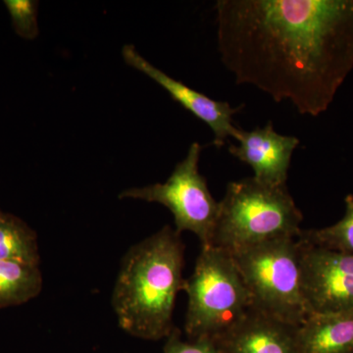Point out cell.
Segmentation results:
<instances>
[{
    "label": "cell",
    "mask_w": 353,
    "mask_h": 353,
    "mask_svg": "<svg viewBox=\"0 0 353 353\" xmlns=\"http://www.w3.org/2000/svg\"><path fill=\"white\" fill-rule=\"evenodd\" d=\"M218 50L238 83L324 113L353 69V0H218Z\"/></svg>",
    "instance_id": "1"
},
{
    "label": "cell",
    "mask_w": 353,
    "mask_h": 353,
    "mask_svg": "<svg viewBox=\"0 0 353 353\" xmlns=\"http://www.w3.org/2000/svg\"><path fill=\"white\" fill-rule=\"evenodd\" d=\"M185 245L170 226L130 248L112 296L121 328L148 341L168 338L175 327L176 297L183 290Z\"/></svg>",
    "instance_id": "2"
},
{
    "label": "cell",
    "mask_w": 353,
    "mask_h": 353,
    "mask_svg": "<svg viewBox=\"0 0 353 353\" xmlns=\"http://www.w3.org/2000/svg\"><path fill=\"white\" fill-rule=\"evenodd\" d=\"M303 213L287 185L245 178L228 183L211 245L228 252L281 238H297Z\"/></svg>",
    "instance_id": "3"
},
{
    "label": "cell",
    "mask_w": 353,
    "mask_h": 353,
    "mask_svg": "<svg viewBox=\"0 0 353 353\" xmlns=\"http://www.w3.org/2000/svg\"><path fill=\"white\" fill-rule=\"evenodd\" d=\"M183 290L188 294L185 330L192 340H217L252 309L231 253L217 246H201L194 273L185 280Z\"/></svg>",
    "instance_id": "4"
},
{
    "label": "cell",
    "mask_w": 353,
    "mask_h": 353,
    "mask_svg": "<svg viewBox=\"0 0 353 353\" xmlns=\"http://www.w3.org/2000/svg\"><path fill=\"white\" fill-rule=\"evenodd\" d=\"M231 253L253 310L299 327L307 317L299 238L265 241Z\"/></svg>",
    "instance_id": "5"
},
{
    "label": "cell",
    "mask_w": 353,
    "mask_h": 353,
    "mask_svg": "<svg viewBox=\"0 0 353 353\" xmlns=\"http://www.w3.org/2000/svg\"><path fill=\"white\" fill-rule=\"evenodd\" d=\"M201 146L190 145L187 157L176 164L164 183L131 188L121 192L119 199H139L162 204L171 211L179 234H196L201 246L211 245L219 214V202L208 189L206 179L199 173Z\"/></svg>",
    "instance_id": "6"
},
{
    "label": "cell",
    "mask_w": 353,
    "mask_h": 353,
    "mask_svg": "<svg viewBox=\"0 0 353 353\" xmlns=\"http://www.w3.org/2000/svg\"><path fill=\"white\" fill-rule=\"evenodd\" d=\"M297 238L308 314L353 310V254L327 250Z\"/></svg>",
    "instance_id": "7"
},
{
    "label": "cell",
    "mask_w": 353,
    "mask_h": 353,
    "mask_svg": "<svg viewBox=\"0 0 353 353\" xmlns=\"http://www.w3.org/2000/svg\"><path fill=\"white\" fill-rule=\"evenodd\" d=\"M122 55L129 66L150 77L160 87L167 90L174 101L179 102L183 108L208 124L214 134L213 143L217 148H222L228 138H238L240 129L234 126L233 117L234 114L243 108V105L232 108L228 102L214 101L194 88L188 87L181 81L171 78L141 57L132 44H126L123 48Z\"/></svg>",
    "instance_id": "8"
},
{
    "label": "cell",
    "mask_w": 353,
    "mask_h": 353,
    "mask_svg": "<svg viewBox=\"0 0 353 353\" xmlns=\"http://www.w3.org/2000/svg\"><path fill=\"white\" fill-rule=\"evenodd\" d=\"M239 145L229 146V152L254 172L253 178L271 185H285L292 153L299 145L294 136H283L269 122L250 132L240 129Z\"/></svg>",
    "instance_id": "9"
},
{
    "label": "cell",
    "mask_w": 353,
    "mask_h": 353,
    "mask_svg": "<svg viewBox=\"0 0 353 353\" xmlns=\"http://www.w3.org/2000/svg\"><path fill=\"white\" fill-rule=\"evenodd\" d=\"M297 329L252 309L214 341L218 353H301Z\"/></svg>",
    "instance_id": "10"
},
{
    "label": "cell",
    "mask_w": 353,
    "mask_h": 353,
    "mask_svg": "<svg viewBox=\"0 0 353 353\" xmlns=\"http://www.w3.org/2000/svg\"><path fill=\"white\" fill-rule=\"evenodd\" d=\"M297 341L301 353H353V310L309 314Z\"/></svg>",
    "instance_id": "11"
},
{
    "label": "cell",
    "mask_w": 353,
    "mask_h": 353,
    "mask_svg": "<svg viewBox=\"0 0 353 353\" xmlns=\"http://www.w3.org/2000/svg\"><path fill=\"white\" fill-rule=\"evenodd\" d=\"M0 260L39 266L38 236L17 216L0 214Z\"/></svg>",
    "instance_id": "12"
},
{
    "label": "cell",
    "mask_w": 353,
    "mask_h": 353,
    "mask_svg": "<svg viewBox=\"0 0 353 353\" xmlns=\"http://www.w3.org/2000/svg\"><path fill=\"white\" fill-rule=\"evenodd\" d=\"M41 288L39 266L0 260V308L28 303Z\"/></svg>",
    "instance_id": "13"
},
{
    "label": "cell",
    "mask_w": 353,
    "mask_h": 353,
    "mask_svg": "<svg viewBox=\"0 0 353 353\" xmlns=\"http://www.w3.org/2000/svg\"><path fill=\"white\" fill-rule=\"evenodd\" d=\"M345 213L338 223L323 229L301 230L299 238L311 245L353 254V196L345 197Z\"/></svg>",
    "instance_id": "14"
},
{
    "label": "cell",
    "mask_w": 353,
    "mask_h": 353,
    "mask_svg": "<svg viewBox=\"0 0 353 353\" xmlns=\"http://www.w3.org/2000/svg\"><path fill=\"white\" fill-rule=\"evenodd\" d=\"M4 6L10 16L14 32L20 38L32 41L38 38L39 2L36 0H4Z\"/></svg>",
    "instance_id": "15"
},
{
    "label": "cell",
    "mask_w": 353,
    "mask_h": 353,
    "mask_svg": "<svg viewBox=\"0 0 353 353\" xmlns=\"http://www.w3.org/2000/svg\"><path fill=\"white\" fill-rule=\"evenodd\" d=\"M164 353H218L215 341L209 338L183 341L179 329H174L167 338Z\"/></svg>",
    "instance_id": "16"
},
{
    "label": "cell",
    "mask_w": 353,
    "mask_h": 353,
    "mask_svg": "<svg viewBox=\"0 0 353 353\" xmlns=\"http://www.w3.org/2000/svg\"><path fill=\"white\" fill-rule=\"evenodd\" d=\"M1 213H2V211H1V210H0V214H1Z\"/></svg>",
    "instance_id": "17"
}]
</instances>
